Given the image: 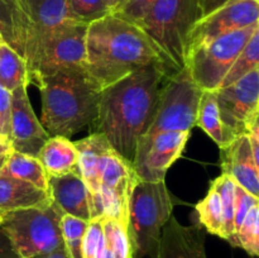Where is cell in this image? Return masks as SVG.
<instances>
[{"label": "cell", "mask_w": 259, "mask_h": 258, "mask_svg": "<svg viewBox=\"0 0 259 258\" xmlns=\"http://www.w3.org/2000/svg\"><path fill=\"white\" fill-rule=\"evenodd\" d=\"M191 132H164L137 148L133 167L144 181H162L181 157Z\"/></svg>", "instance_id": "13"}, {"label": "cell", "mask_w": 259, "mask_h": 258, "mask_svg": "<svg viewBox=\"0 0 259 258\" xmlns=\"http://www.w3.org/2000/svg\"><path fill=\"white\" fill-rule=\"evenodd\" d=\"M220 159L223 175L232 177L245 191L259 197V162L253 157L247 134L220 148Z\"/></svg>", "instance_id": "17"}, {"label": "cell", "mask_w": 259, "mask_h": 258, "mask_svg": "<svg viewBox=\"0 0 259 258\" xmlns=\"http://www.w3.org/2000/svg\"><path fill=\"white\" fill-rule=\"evenodd\" d=\"M259 204V197L253 196L249 192L245 191L239 185H235L234 190V230H235V243H237V233L244 220L245 215L254 205Z\"/></svg>", "instance_id": "34"}, {"label": "cell", "mask_w": 259, "mask_h": 258, "mask_svg": "<svg viewBox=\"0 0 259 258\" xmlns=\"http://www.w3.org/2000/svg\"><path fill=\"white\" fill-rule=\"evenodd\" d=\"M73 143L78 151V167L88 189L91 219L100 218L104 215L100 197V175L106 153L111 146L101 133H91Z\"/></svg>", "instance_id": "16"}, {"label": "cell", "mask_w": 259, "mask_h": 258, "mask_svg": "<svg viewBox=\"0 0 259 258\" xmlns=\"http://www.w3.org/2000/svg\"><path fill=\"white\" fill-rule=\"evenodd\" d=\"M25 61L12 47L2 43L0 47V85L12 93L20 83H28ZM29 85V83H28Z\"/></svg>", "instance_id": "25"}, {"label": "cell", "mask_w": 259, "mask_h": 258, "mask_svg": "<svg viewBox=\"0 0 259 258\" xmlns=\"http://www.w3.org/2000/svg\"><path fill=\"white\" fill-rule=\"evenodd\" d=\"M211 185H214L222 199L223 228L220 238L228 240L233 247H237L234 230V190L237 184L232 177L222 174V176L217 177Z\"/></svg>", "instance_id": "26"}, {"label": "cell", "mask_w": 259, "mask_h": 258, "mask_svg": "<svg viewBox=\"0 0 259 258\" xmlns=\"http://www.w3.org/2000/svg\"><path fill=\"white\" fill-rule=\"evenodd\" d=\"M51 197L66 215L90 222L88 189L80 171L62 176H47Z\"/></svg>", "instance_id": "19"}, {"label": "cell", "mask_w": 259, "mask_h": 258, "mask_svg": "<svg viewBox=\"0 0 259 258\" xmlns=\"http://www.w3.org/2000/svg\"><path fill=\"white\" fill-rule=\"evenodd\" d=\"M5 214H7V212H0V227H2L3 222H4V218H5Z\"/></svg>", "instance_id": "43"}, {"label": "cell", "mask_w": 259, "mask_h": 258, "mask_svg": "<svg viewBox=\"0 0 259 258\" xmlns=\"http://www.w3.org/2000/svg\"><path fill=\"white\" fill-rule=\"evenodd\" d=\"M0 258H19L15 254L14 250H13L12 245L9 244L8 239L5 244L0 245Z\"/></svg>", "instance_id": "41"}, {"label": "cell", "mask_w": 259, "mask_h": 258, "mask_svg": "<svg viewBox=\"0 0 259 258\" xmlns=\"http://www.w3.org/2000/svg\"><path fill=\"white\" fill-rule=\"evenodd\" d=\"M201 91L186 67L172 75L162 89L153 120L139 139L138 147L164 132H191Z\"/></svg>", "instance_id": "7"}, {"label": "cell", "mask_w": 259, "mask_h": 258, "mask_svg": "<svg viewBox=\"0 0 259 258\" xmlns=\"http://www.w3.org/2000/svg\"><path fill=\"white\" fill-rule=\"evenodd\" d=\"M12 93L0 85V139L9 143Z\"/></svg>", "instance_id": "36"}, {"label": "cell", "mask_w": 259, "mask_h": 258, "mask_svg": "<svg viewBox=\"0 0 259 258\" xmlns=\"http://www.w3.org/2000/svg\"><path fill=\"white\" fill-rule=\"evenodd\" d=\"M35 158L40 162L47 176H62L80 171L77 148L70 138L62 136L50 137Z\"/></svg>", "instance_id": "21"}, {"label": "cell", "mask_w": 259, "mask_h": 258, "mask_svg": "<svg viewBox=\"0 0 259 258\" xmlns=\"http://www.w3.org/2000/svg\"><path fill=\"white\" fill-rule=\"evenodd\" d=\"M154 2L156 0H123L118 12H115L114 14L138 25L149 12Z\"/></svg>", "instance_id": "35"}, {"label": "cell", "mask_w": 259, "mask_h": 258, "mask_svg": "<svg viewBox=\"0 0 259 258\" xmlns=\"http://www.w3.org/2000/svg\"><path fill=\"white\" fill-rule=\"evenodd\" d=\"M89 222L71 215H63L61 227L66 252L70 258H82V238Z\"/></svg>", "instance_id": "31"}, {"label": "cell", "mask_w": 259, "mask_h": 258, "mask_svg": "<svg viewBox=\"0 0 259 258\" xmlns=\"http://www.w3.org/2000/svg\"><path fill=\"white\" fill-rule=\"evenodd\" d=\"M30 32V22L19 0H0V33L3 42L23 58Z\"/></svg>", "instance_id": "22"}, {"label": "cell", "mask_w": 259, "mask_h": 258, "mask_svg": "<svg viewBox=\"0 0 259 258\" xmlns=\"http://www.w3.org/2000/svg\"><path fill=\"white\" fill-rule=\"evenodd\" d=\"M32 258H70V257H68L67 252H66V248H62V249L53 250V252L45 253V254L34 255V257Z\"/></svg>", "instance_id": "40"}, {"label": "cell", "mask_w": 259, "mask_h": 258, "mask_svg": "<svg viewBox=\"0 0 259 258\" xmlns=\"http://www.w3.org/2000/svg\"><path fill=\"white\" fill-rule=\"evenodd\" d=\"M232 2H237V0H197L200 9H201L202 18L211 14L212 12H215L219 8L224 7V5L229 4Z\"/></svg>", "instance_id": "37"}, {"label": "cell", "mask_w": 259, "mask_h": 258, "mask_svg": "<svg viewBox=\"0 0 259 258\" xmlns=\"http://www.w3.org/2000/svg\"><path fill=\"white\" fill-rule=\"evenodd\" d=\"M257 29L259 23L228 33L190 51L186 57V68L192 81L201 90L220 89L233 62Z\"/></svg>", "instance_id": "8"}, {"label": "cell", "mask_w": 259, "mask_h": 258, "mask_svg": "<svg viewBox=\"0 0 259 258\" xmlns=\"http://www.w3.org/2000/svg\"><path fill=\"white\" fill-rule=\"evenodd\" d=\"M259 63V29L253 33L250 39L238 55L235 61L233 62L232 67L229 68L228 73L225 75L220 88H225L232 83L237 82L240 78L244 77L250 71L255 70Z\"/></svg>", "instance_id": "27"}, {"label": "cell", "mask_w": 259, "mask_h": 258, "mask_svg": "<svg viewBox=\"0 0 259 258\" xmlns=\"http://www.w3.org/2000/svg\"><path fill=\"white\" fill-rule=\"evenodd\" d=\"M67 7L70 17L86 25L111 14L105 0H67Z\"/></svg>", "instance_id": "32"}, {"label": "cell", "mask_w": 259, "mask_h": 258, "mask_svg": "<svg viewBox=\"0 0 259 258\" xmlns=\"http://www.w3.org/2000/svg\"><path fill=\"white\" fill-rule=\"evenodd\" d=\"M10 149H12L10 144L8 143V142L2 141V139H0V172H2L3 168H4V164L5 162H7L8 156H9Z\"/></svg>", "instance_id": "39"}, {"label": "cell", "mask_w": 259, "mask_h": 258, "mask_svg": "<svg viewBox=\"0 0 259 258\" xmlns=\"http://www.w3.org/2000/svg\"><path fill=\"white\" fill-rule=\"evenodd\" d=\"M63 215L55 201L14 210L5 214L0 232L18 257L32 258L65 248L61 227Z\"/></svg>", "instance_id": "6"}, {"label": "cell", "mask_w": 259, "mask_h": 258, "mask_svg": "<svg viewBox=\"0 0 259 258\" xmlns=\"http://www.w3.org/2000/svg\"><path fill=\"white\" fill-rule=\"evenodd\" d=\"M27 86V82L20 83L12 91L9 144L14 151L37 157L50 136L33 111Z\"/></svg>", "instance_id": "15"}, {"label": "cell", "mask_w": 259, "mask_h": 258, "mask_svg": "<svg viewBox=\"0 0 259 258\" xmlns=\"http://www.w3.org/2000/svg\"><path fill=\"white\" fill-rule=\"evenodd\" d=\"M86 32L88 25L81 23H73L60 30L48 43L37 68L28 77V83L38 76L51 75L65 68H85Z\"/></svg>", "instance_id": "14"}, {"label": "cell", "mask_w": 259, "mask_h": 258, "mask_svg": "<svg viewBox=\"0 0 259 258\" xmlns=\"http://www.w3.org/2000/svg\"><path fill=\"white\" fill-rule=\"evenodd\" d=\"M195 126H200L218 144L219 148H224L225 146H228L225 129L220 119L214 91H201L199 105H197Z\"/></svg>", "instance_id": "24"}, {"label": "cell", "mask_w": 259, "mask_h": 258, "mask_svg": "<svg viewBox=\"0 0 259 258\" xmlns=\"http://www.w3.org/2000/svg\"><path fill=\"white\" fill-rule=\"evenodd\" d=\"M248 141H249L250 148H252L253 157L257 162H259V120L253 124L250 131L248 132Z\"/></svg>", "instance_id": "38"}, {"label": "cell", "mask_w": 259, "mask_h": 258, "mask_svg": "<svg viewBox=\"0 0 259 258\" xmlns=\"http://www.w3.org/2000/svg\"><path fill=\"white\" fill-rule=\"evenodd\" d=\"M238 247L252 257L259 255V204L248 211L237 233Z\"/></svg>", "instance_id": "30"}, {"label": "cell", "mask_w": 259, "mask_h": 258, "mask_svg": "<svg viewBox=\"0 0 259 258\" xmlns=\"http://www.w3.org/2000/svg\"><path fill=\"white\" fill-rule=\"evenodd\" d=\"M214 94L229 144L237 137L248 134L259 120V68Z\"/></svg>", "instance_id": "9"}, {"label": "cell", "mask_w": 259, "mask_h": 258, "mask_svg": "<svg viewBox=\"0 0 259 258\" xmlns=\"http://www.w3.org/2000/svg\"><path fill=\"white\" fill-rule=\"evenodd\" d=\"M0 43H4V42H3V37H2V33H0Z\"/></svg>", "instance_id": "44"}, {"label": "cell", "mask_w": 259, "mask_h": 258, "mask_svg": "<svg viewBox=\"0 0 259 258\" xmlns=\"http://www.w3.org/2000/svg\"><path fill=\"white\" fill-rule=\"evenodd\" d=\"M259 23V0H237L201 18L192 28L187 53L199 46Z\"/></svg>", "instance_id": "12"}, {"label": "cell", "mask_w": 259, "mask_h": 258, "mask_svg": "<svg viewBox=\"0 0 259 258\" xmlns=\"http://www.w3.org/2000/svg\"><path fill=\"white\" fill-rule=\"evenodd\" d=\"M42 99L40 124L48 136L71 138L98 115L101 89L85 68H65L51 75L38 76L32 81Z\"/></svg>", "instance_id": "3"}, {"label": "cell", "mask_w": 259, "mask_h": 258, "mask_svg": "<svg viewBox=\"0 0 259 258\" xmlns=\"http://www.w3.org/2000/svg\"><path fill=\"white\" fill-rule=\"evenodd\" d=\"M101 218H95L89 222L82 238V258H101L104 245Z\"/></svg>", "instance_id": "33"}, {"label": "cell", "mask_w": 259, "mask_h": 258, "mask_svg": "<svg viewBox=\"0 0 259 258\" xmlns=\"http://www.w3.org/2000/svg\"><path fill=\"white\" fill-rule=\"evenodd\" d=\"M202 18L197 0H156L138 24L177 71L186 67L192 28Z\"/></svg>", "instance_id": "5"}, {"label": "cell", "mask_w": 259, "mask_h": 258, "mask_svg": "<svg viewBox=\"0 0 259 258\" xmlns=\"http://www.w3.org/2000/svg\"><path fill=\"white\" fill-rule=\"evenodd\" d=\"M195 210L199 215V223L205 230L210 234L220 237L223 228V206L220 195L214 185L210 186L206 196L197 202Z\"/></svg>", "instance_id": "28"}, {"label": "cell", "mask_w": 259, "mask_h": 258, "mask_svg": "<svg viewBox=\"0 0 259 258\" xmlns=\"http://www.w3.org/2000/svg\"><path fill=\"white\" fill-rule=\"evenodd\" d=\"M174 197L164 180H138L129 200L128 232L133 258H154L162 229L172 217Z\"/></svg>", "instance_id": "4"}, {"label": "cell", "mask_w": 259, "mask_h": 258, "mask_svg": "<svg viewBox=\"0 0 259 258\" xmlns=\"http://www.w3.org/2000/svg\"><path fill=\"white\" fill-rule=\"evenodd\" d=\"M175 73L151 66L103 89L98 115L90 126L93 133L103 134L114 151L133 164L138 142L153 120L162 89Z\"/></svg>", "instance_id": "1"}, {"label": "cell", "mask_w": 259, "mask_h": 258, "mask_svg": "<svg viewBox=\"0 0 259 258\" xmlns=\"http://www.w3.org/2000/svg\"><path fill=\"white\" fill-rule=\"evenodd\" d=\"M52 201L50 191L0 172V212L45 206Z\"/></svg>", "instance_id": "20"}, {"label": "cell", "mask_w": 259, "mask_h": 258, "mask_svg": "<svg viewBox=\"0 0 259 258\" xmlns=\"http://www.w3.org/2000/svg\"><path fill=\"white\" fill-rule=\"evenodd\" d=\"M101 225L104 244L109 247L114 258H133L126 228L118 219L106 215H103L101 218Z\"/></svg>", "instance_id": "29"}, {"label": "cell", "mask_w": 259, "mask_h": 258, "mask_svg": "<svg viewBox=\"0 0 259 258\" xmlns=\"http://www.w3.org/2000/svg\"><path fill=\"white\" fill-rule=\"evenodd\" d=\"M30 22L32 32L24 61L29 77L37 68L48 43L60 30L77 23L70 17L67 0H19Z\"/></svg>", "instance_id": "10"}, {"label": "cell", "mask_w": 259, "mask_h": 258, "mask_svg": "<svg viewBox=\"0 0 259 258\" xmlns=\"http://www.w3.org/2000/svg\"><path fill=\"white\" fill-rule=\"evenodd\" d=\"M2 172L14 177V179L29 182L45 191H50L47 174L35 157L10 149L9 156H8Z\"/></svg>", "instance_id": "23"}, {"label": "cell", "mask_w": 259, "mask_h": 258, "mask_svg": "<svg viewBox=\"0 0 259 258\" xmlns=\"http://www.w3.org/2000/svg\"><path fill=\"white\" fill-rule=\"evenodd\" d=\"M105 3H106V5L109 7V9H110V12L115 13V12H118V9L120 8L123 0H105Z\"/></svg>", "instance_id": "42"}, {"label": "cell", "mask_w": 259, "mask_h": 258, "mask_svg": "<svg viewBox=\"0 0 259 258\" xmlns=\"http://www.w3.org/2000/svg\"><path fill=\"white\" fill-rule=\"evenodd\" d=\"M0 47H2V43H0Z\"/></svg>", "instance_id": "45"}, {"label": "cell", "mask_w": 259, "mask_h": 258, "mask_svg": "<svg viewBox=\"0 0 259 258\" xmlns=\"http://www.w3.org/2000/svg\"><path fill=\"white\" fill-rule=\"evenodd\" d=\"M154 258H207L205 232L199 225L186 227L171 217L162 229Z\"/></svg>", "instance_id": "18"}, {"label": "cell", "mask_w": 259, "mask_h": 258, "mask_svg": "<svg viewBox=\"0 0 259 258\" xmlns=\"http://www.w3.org/2000/svg\"><path fill=\"white\" fill-rule=\"evenodd\" d=\"M139 177L133 164L111 147L106 153L100 175V197L104 215L128 227L129 200Z\"/></svg>", "instance_id": "11"}, {"label": "cell", "mask_w": 259, "mask_h": 258, "mask_svg": "<svg viewBox=\"0 0 259 258\" xmlns=\"http://www.w3.org/2000/svg\"><path fill=\"white\" fill-rule=\"evenodd\" d=\"M179 72L142 28L111 14L88 25L85 68L103 90L144 67Z\"/></svg>", "instance_id": "2"}]
</instances>
